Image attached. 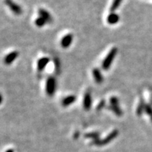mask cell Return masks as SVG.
<instances>
[{
  "mask_svg": "<svg viewBox=\"0 0 152 152\" xmlns=\"http://www.w3.org/2000/svg\"><path fill=\"white\" fill-rule=\"evenodd\" d=\"M117 53H118L117 48L113 47L111 49V51H109L108 55H107L106 58L104 59V60H103L102 63V68L103 70L107 71V70L110 69L111 66V64L113 63V61L114 59H115Z\"/></svg>",
  "mask_w": 152,
  "mask_h": 152,
  "instance_id": "obj_1",
  "label": "cell"
},
{
  "mask_svg": "<svg viewBox=\"0 0 152 152\" xmlns=\"http://www.w3.org/2000/svg\"><path fill=\"white\" fill-rule=\"evenodd\" d=\"M119 134V131L118 130H114L113 131L111 132L109 135L107 136L106 137H105L103 139H98V140L93 141L92 144H95L96 146H103L106 145V144H108V143H110L111 141L113 140L114 139H116V137H118Z\"/></svg>",
  "mask_w": 152,
  "mask_h": 152,
  "instance_id": "obj_2",
  "label": "cell"
},
{
  "mask_svg": "<svg viewBox=\"0 0 152 152\" xmlns=\"http://www.w3.org/2000/svg\"><path fill=\"white\" fill-rule=\"evenodd\" d=\"M56 80L52 76L49 77L46 83V92L48 96H52L56 92Z\"/></svg>",
  "mask_w": 152,
  "mask_h": 152,
  "instance_id": "obj_3",
  "label": "cell"
},
{
  "mask_svg": "<svg viewBox=\"0 0 152 152\" xmlns=\"http://www.w3.org/2000/svg\"><path fill=\"white\" fill-rule=\"evenodd\" d=\"M4 4L16 15H21L22 14V8L16 3L14 2L13 0H4Z\"/></svg>",
  "mask_w": 152,
  "mask_h": 152,
  "instance_id": "obj_4",
  "label": "cell"
},
{
  "mask_svg": "<svg viewBox=\"0 0 152 152\" xmlns=\"http://www.w3.org/2000/svg\"><path fill=\"white\" fill-rule=\"evenodd\" d=\"M92 103V95H91L90 91H87L85 94L83 99V107L86 111H89L91 108Z\"/></svg>",
  "mask_w": 152,
  "mask_h": 152,
  "instance_id": "obj_5",
  "label": "cell"
},
{
  "mask_svg": "<svg viewBox=\"0 0 152 152\" xmlns=\"http://www.w3.org/2000/svg\"><path fill=\"white\" fill-rule=\"evenodd\" d=\"M19 55V53L17 51H12V52L9 53L4 57V63L7 66L11 65L18 58Z\"/></svg>",
  "mask_w": 152,
  "mask_h": 152,
  "instance_id": "obj_6",
  "label": "cell"
},
{
  "mask_svg": "<svg viewBox=\"0 0 152 152\" xmlns=\"http://www.w3.org/2000/svg\"><path fill=\"white\" fill-rule=\"evenodd\" d=\"M73 40V35L71 33L68 34L64 36L63 38H62L61 41V45L64 49H66V48H69L71 44H72Z\"/></svg>",
  "mask_w": 152,
  "mask_h": 152,
  "instance_id": "obj_7",
  "label": "cell"
},
{
  "mask_svg": "<svg viewBox=\"0 0 152 152\" xmlns=\"http://www.w3.org/2000/svg\"><path fill=\"white\" fill-rule=\"evenodd\" d=\"M38 14L40 16L43 18L47 23H51L53 21V18L51 14L49 13V11L44 9H40L38 11Z\"/></svg>",
  "mask_w": 152,
  "mask_h": 152,
  "instance_id": "obj_8",
  "label": "cell"
},
{
  "mask_svg": "<svg viewBox=\"0 0 152 152\" xmlns=\"http://www.w3.org/2000/svg\"><path fill=\"white\" fill-rule=\"evenodd\" d=\"M49 62V59L47 57H43V58H41L38 60L37 61V70H38L39 72H42L43 71L44 69L46 68V66H47V64Z\"/></svg>",
  "mask_w": 152,
  "mask_h": 152,
  "instance_id": "obj_9",
  "label": "cell"
},
{
  "mask_svg": "<svg viewBox=\"0 0 152 152\" xmlns=\"http://www.w3.org/2000/svg\"><path fill=\"white\" fill-rule=\"evenodd\" d=\"M92 73H93V76H94V80H95V82L96 83L101 84L103 83V77L102 76V74H101V71H100L99 69H94V70H93Z\"/></svg>",
  "mask_w": 152,
  "mask_h": 152,
  "instance_id": "obj_10",
  "label": "cell"
},
{
  "mask_svg": "<svg viewBox=\"0 0 152 152\" xmlns=\"http://www.w3.org/2000/svg\"><path fill=\"white\" fill-rule=\"evenodd\" d=\"M120 20V16L118 14L113 13L110 14L107 17V22L110 25H115Z\"/></svg>",
  "mask_w": 152,
  "mask_h": 152,
  "instance_id": "obj_11",
  "label": "cell"
},
{
  "mask_svg": "<svg viewBox=\"0 0 152 152\" xmlns=\"http://www.w3.org/2000/svg\"><path fill=\"white\" fill-rule=\"evenodd\" d=\"M76 101V96L75 95H70L64 98L62 101V105L64 107H67Z\"/></svg>",
  "mask_w": 152,
  "mask_h": 152,
  "instance_id": "obj_12",
  "label": "cell"
},
{
  "mask_svg": "<svg viewBox=\"0 0 152 152\" xmlns=\"http://www.w3.org/2000/svg\"><path fill=\"white\" fill-rule=\"evenodd\" d=\"M108 108L109 110L112 111L116 116H121L123 115V111L122 110H121V108L119 107V106H111L110 105V106L108 107Z\"/></svg>",
  "mask_w": 152,
  "mask_h": 152,
  "instance_id": "obj_13",
  "label": "cell"
},
{
  "mask_svg": "<svg viewBox=\"0 0 152 152\" xmlns=\"http://www.w3.org/2000/svg\"><path fill=\"white\" fill-rule=\"evenodd\" d=\"M99 133L98 132H89L85 135V137L86 138H92L93 139V141L98 140L99 139Z\"/></svg>",
  "mask_w": 152,
  "mask_h": 152,
  "instance_id": "obj_14",
  "label": "cell"
},
{
  "mask_svg": "<svg viewBox=\"0 0 152 152\" xmlns=\"http://www.w3.org/2000/svg\"><path fill=\"white\" fill-rule=\"evenodd\" d=\"M122 1L123 0H113L111 6L110 8V11H111V13H113V11H115L118 8L120 5H121V2H122Z\"/></svg>",
  "mask_w": 152,
  "mask_h": 152,
  "instance_id": "obj_15",
  "label": "cell"
},
{
  "mask_svg": "<svg viewBox=\"0 0 152 152\" xmlns=\"http://www.w3.org/2000/svg\"><path fill=\"white\" fill-rule=\"evenodd\" d=\"M146 104H144V101L142 99V101H140L139 104L138 105V107L137 108V116H141L142 114L143 111H144V108H145Z\"/></svg>",
  "mask_w": 152,
  "mask_h": 152,
  "instance_id": "obj_16",
  "label": "cell"
},
{
  "mask_svg": "<svg viewBox=\"0 0 152 152\" xmlns=\"http://www.w3.org/2000/svg\"><path fill=\"white\" fill-rule=\"evenodd\" d=\"M46 23H46V21L44 20L43 18H42L40 16L37 18L36 20H35V25H36L37 27H39V28L43 27L44 25L46 24Z\"/></svg>",
  "mask_w": 152,
  "mask_h": 152,
  "instance_id": "obj_17",
  "label": "cell"
},
{
  "mask_svg": "<svg viewBox=\"0 0 152 152\" xmlns=\"http://www.w3.org/2000/svg\"><path fill=\"white\" fill-rule=\"evenodd\" d=\"M111 106H119V99L116 96H112L110 99Z\"/></svg>",
  "mask_w": 152,
  "mask_h": 152,
  "instance_id": "obj_18",
  "label": "cell"
},
{
  "mask_svg": "<svg viewBox=\"0 0 152 152\" xmlns=\"http://www.w3.org/2000/svg\"><path fill=\"white\" fill-rule=\"evenodd\" d=\"M144 111L146 112V113H147L148 115L150 116L151 121H152V108L149 105L146 104L145 106V108H144Z\"/></svg>",
  "mask_w": 152,
  "mask_h": 152,
  "instance_id": "obj_19",
  "label": "cell"
},
{
  "mask_svg": "<svg viewBox=\"0 0 152 152\" xmlns=\"http://www.w3.org/2000/svg\"><path fill=\"white\" fill-rule=\"evenodd\" d=\"M54 66H55V70H56V72L59 73L61 64H60V61H59L58 59H54Z\"/></svg>",
  "mask_w": 152,
  "mask_h": 152,
  "instance_id": "obj_20",
  "label": "cell"
},
{
  "mask_svg": "<svg viewBox=\"0 0 152 152\" xmlns=\"http://www.w3.org/2000/svg\"><path fill=\"white\" fill-rule=\"evenodd\" d=\"M104 106H105V101H104V100H101V101L99 103V104L97 105V107H96V110L101 111V109L103 108V107H104Z\"/></svg>",
  "mask_w": 152,
  "mask_h": 152,
  "instance_id": "obj_21",
  "label": "cell"
},
{
  "mask_svg": "<svg viewBox=\"0 0 152 152\" xmlns=\"http://www.w3.org/2000/svg\"><path fill=\"white\" fill-rule=\"evenodd\" d=\"M79 136H80V132H76L74 135V138H76V139L78 138Z\"/></svg>",
  "mask_w": 152,
  "mask_h": 152,
  "instance_id": "obj_22",
  "label": "cell"
},
{
  "mask_svg": "<svg viewBox=\"0 0 152 152\" xmlns=\"http://www.w3.org/2000/svg\"><path fill=\"white\" fill-rule=\"evenodd\" d=\"M2 101H3V96L1 95V94H0V105L2 103Z\"/></svg>",
  "mask_w": 152,
  "mask_h": 152,
  "instance_id": "obj_23",
  "label": "cell"
},
{
  "mask_svg": "<svg viewBox=\"0 0 152 152\" xmlns=\"http://www.w3.org/2000/svg\"><path fill=\"white\" fill-rule=\"evenodd\" d=\"M6 152H14V151L13 149H8V150H7V151H6Z\"/></svg>",
  "mask_w": 152,
  "mask_h": 152,
  "instance_id": "obj_24",
  "label": "cell"
}]
</instances>
